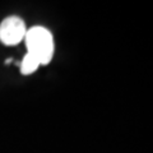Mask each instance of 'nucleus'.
Instances as JSON below:
<instances>
[{"instance_id":"1","label":"nucleus","mask_w":153,"mask_h":153,"mask_svg":"<svg viewBox=\"0 0 153 153\" xmlns=\"http://www.w3.org/2000/svg\"><path fill=\"white\" fill-rule=\"evenodd\" d=\"M27 52L35 56L41 65H47L54 56V37L45 27L36 26L27 30L26 36Z\"/></svg>"},{"instance_id":"2","label":"nucleus","mask_w":153,"mask_h":153,"mask_svg":"<svg viewBox=\"0 0 153 153\" xmlns=\"http://www.w3.org/2000/svg\"><path fill=\"white\" fill-rule=\"evenodd\" d=\"M27 28L22 18L10 16L5 18L0 25V41L7 46H16L25 40Z\"/></svg>"},{"instance_id":"3","label":"nucleus","mask_w":153,"mask_h":153,"mask_svg":"<svg viewBox=\"0 0 153 153\" xmlns=\"http://www.w3.org/2000/svg\"><path fill=\"white\" fill-rule=\"evenodd\" d=\"M40 65H41L40 61H38L35 56H32L31 54H28V52L25 56H23L22 63L19 64V66H21V73L25 74V75H30L32 73H35Z\"/></svg>"}]
</instances>
